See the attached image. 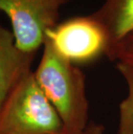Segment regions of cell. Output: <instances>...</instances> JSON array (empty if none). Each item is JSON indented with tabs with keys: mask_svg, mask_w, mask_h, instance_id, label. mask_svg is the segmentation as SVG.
I'll return each mask as SVG.
<instances>
[{
	"mask_svg": "<svg viewBox=\"0 0 133 134\" xmlns=\"http://www.w3.org/2000/svg\"><path fill=\"white\" fill-rule=\"evenodd\" d=\"M45 41L61 57L77 66L106 56L111 48L106 30L92 14L58 23L46 32Z\"/></svg>",
	"mask_w": 133,
	"mask_h": 134,
	"instance_id": "obj_3",
	"label": "cell"
},
{
	"mask_svg": "<svg viewBox=\"0 0 133 134\" xmlns=\"http://www.w3.org/2000/svg\"><path fill=\"white\" fill-rule=\"evenodd\" d=\"M106 128L102 124H99L96 122H90L84 131L76 134H105Z\"/></svg>",
	"mask_w": 133,
	"mask_h": 134,
	"instance_id": "obj_9",
	"label": "cell"
},
{
	"mask_svg": "<svg viewBox=\"0 0 133 134\" xmlns=\"http://www.w3.org/2000/svg\"><path fill=\"white\" fill-rule=\"evenodd\" d=\"M39 87L57 112L67 134L84 131L89 122L86 75L79 66L44 42L38 66L33 71Z\"/></svg>",
	"mask_w": 133,
	"mask_h": 134,
	"instance_id": "obj_1",
	"label": "cell"
},
{
	"mask_svg": "<svg viewBox=\"0 0 133 134\" xmlns=\"http://www.w3.org/2000/svg\"><path fill=\"white\" fill-rule=\"evenodd\" d=\"M106 57L113 62L133 66V33L118 42Z\"/></svg>",
	"mask_w": 133,
	"mask_h": 134,
	"instance_id": "obj_8",
	"label": "cell"
},
{
	"mask_svg": "<svg viewBox=\"0 0 133 134\" xmlns=\"http://www.w3.org/2000/svg\"><path fill=\"white\" fill-rule=\"evenodd\" d=\"M92 15L108 34L110 50L133 33V0H105Z\"/></svg>",
	"mask_w": 133,
	"mask_h": 134,
	"instance_id": "obj_6",
	"label": "cell"
},
{
	"mask_svg": "<svg viewBox=\"0 0 133 134\" xmlns=\"http://www.w3.org/2000/svg\"><path fill=\"white\" fill-rule=\"evenodd\" d=\"M0 134H67L60 116L39 87L33 70L0 107Z\"/></svg>",
	"mask_w": 133,
	"mask_h": 134,
	"instance_id": "obj_2",
	"label": "cell"
},
{
	"mask_svg": "<svg viewBox=\"0 0 133 134\" xmlns=\"http://www.w3.org/2000/svg\"><path fill=\"white\" fill-rule=\"evenodd\" d=\"M116 67L126 82L128 94L119 104L118 126L114 134H133V66L116 62Z\"/></svg>",
	"mask_w": 133,
	"mask_h": 134,
	"instance_id": "obj_7",
	"label": "cell"
},
{
	"mask_svg": "<svg viewBox=\"0 0 133 134\" xmlns=\"http://www.w3.org/2000/svg\"><path fill=\"white\" fill-rule=\"evenodd\" d=\"M73 0H0V12L10 19L18 48L36 54L45 35L59 23L60 10Z\"/></svg>",
	"mask_w": 133,
	"mask_h": 134,
	"instance_id": "obj_4",
	"label": "cell"
},
{
	"mask_svg": "<svg viewBox=\"0 0 133 134\" xmlns=\"http://www.w3.org/2000/svg\"><path fill=\"white\" fill-rule=\"evenodd\" d=\"M35 56L18 48L12 31L2 24L0 12V107L18 82L32 71Z\"/></svg>",
	"mask_w": 133,
	"mask_h": 134,
	"instance_id": "obj_5",
	"label": "cell"
}]
</instances>
